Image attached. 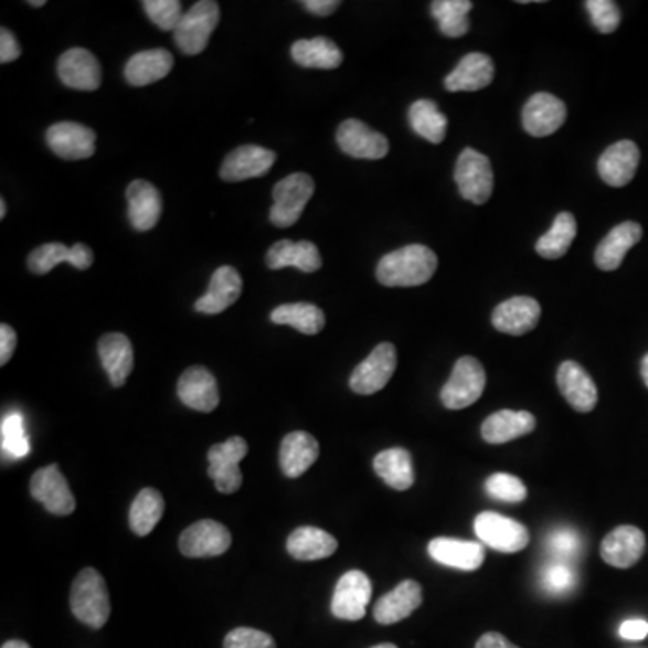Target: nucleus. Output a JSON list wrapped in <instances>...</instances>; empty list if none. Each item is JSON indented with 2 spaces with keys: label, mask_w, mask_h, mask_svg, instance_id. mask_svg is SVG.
Masks as SVG:
<instances>
[{
  "label": "nucleus",
  "mask_w": 648,
  "mask_h": 648,
  "mask_svg": "<svg viewBox=\"0 0 648 648\" xmlns=\"http://www.w3.org/2000/svg\"><path fill=\"white\" fill-rule=\"evenodd\" d=\"M438 258L425 245L413 244L385 254L376 267V279L384 287H419L433 278Z\"/></svg>",
  "instance_id": "obj_1"
},
{
  "label": "nucleus",
  "mask_w": 648,
  "mask_h": 648,
  "mask_svg": "<svg viewBox=\"0 0 648 648\" xmlns=\"http://www.w3.org/2000/svg\"><path fill=\"white\" fill-rule=\"evenodd\" d=\"M71 610L74 618L91 629L99 630L110 618V595L107 582L94 567L79 571L71 587Z\"/></svg>",
  "instance_id": "obj_2"
},
{
  "label": "nucleus",
  "mask_w": 648,
  "mask_h": 648,
  "mask_svg": "<svg viewBox=\"0 0 648 648\" xmlns=\"http://www.w3.org/2000/svg\"><path fill=\"white\" fill-rule=\"evenodd\" d=\"M487 387V373L474 357H461L454 364L453 373L439 393L442 404L450 411L465 410L481 399Z\"/></svg>",
  "instance_id": "obj_3"
},
{
  "label": "nucleus",
  "mask_w": 648,
  "mask_h": 648,
  "mask_svg": "<svg viewBox=\"0 0 648 648\" xmlns=\"http://www.w3.org/2000/svg\"><path fill=\"white\" fill-rule=\"evenodd\" d=\"M314 179L307 173H293L274 185V204L268 219L276 227H290L301 219L302 211L312 199Z\"/></svg>",
  "instance_id": "obj_4"
},
{
  "label": "nucleus",
  "mask_w": 648,
  "mask_h": 648,
  "mask_svg": "<svg viewBox=\"0 0 648 648\" xmlns=\"http://www.w3.org/2000/svg\"><path fill=\"white\" fill-rule=\"evenodd\" d=\"M220 20V6L215 0H200L185 11L181 24L177 25L176 44L188 56H195L210 44L211 34Z\"/></svg>",
  "instance_id": "obj_5"
},
{
  "label": "nucleus",
  "mask_w": 648,
  "mask_h": 648,
  "mask_svg": "<svg viewBox=\"0 0 648 648\" xmlns=\"http://www.w3.org/2000/svg\"><path fill=\"white\" fill-rule=\"evenodd\" d=\"M454 179L459 193L472 204H487L493 191V170L490 159L481 151L465 148L459 156Z\"/></svg>",
  "instance_id": "obj_6"
},
{
  "label": "nucleus",
  "mask_w": 648,
  "mask_h": 648,
  "mask_svg": "<svg viewBox=\"0 0 648 648\" xmlns=\"http://www.w3.org/2000/svg\"><path fill=\"white\" fill-rule=\"evenodd\" d=\"M479 541L501 553H519L530 544L528 528L498 512H481L474 521Z\"/></svg>",
  "instance_id": "obj_7"
},
{
  "label": "nucleus",
  "mask_w": 648,
  "mask_h": 648,
  "mask_svg": "<svg viewBox=\"0 0 648 648\" xmlns=\"http://www.w3.org/2000/svg\"><path fill=\"white\" fill-rule=\"evenodd\" d=\"M247 453H249V445L240 436H233V438L211 447L208 453V461H210L208 474L215 481L219 492H238L242 481H244L242 470H240V461L247 456Z\"/></svg>",
  "instance_id": "obj_8"
},
{
  "label": "nucleus",
  "mask_w": 648,
  "mask_h": 648,
  "mask_svg": "<svg viewBox=\"0 0 648 648\" xmlns=\"http://www.w3.org/2000/svg\"><path fill=\"white\" fill-rule=\"evenodd\" d=\"M396 361V348L391 342H381L351 373V391L357 395H375L384 390L395 373Z\"/></svg>",
  "instance_id": "obj_9"
},
{
  "label": "nucleus",
  "mask_w": 648,
  "mask_h": 648,
  "mask_svg": "<svg viewBox=\"0 0 648 648\" xmlns=\"http://www.w3.org/2000/svg\"><path fill=\"white\" fill-rule=\"evenodd\" d=\"M31 496L53 516H71L76 510V499L59 465H47L33 474Z\"/></svg>",
  "instance_id": "obj_10"
},
{
  "label": "nucleus",
  "mask_w": 648,
  "mask_h": 648,
  "mask_svg": "<svg viewBox=\"0 0 648 648\" xmlns=\"http://www.w3.org/2000/svg\"><path fill=\"white\" fill-rule=\"evenodd\" d=\"M371 581L367 573L351 570L339 578L332 598V615L347 622H359L367 616L370 604Z\"/></svg>",
  "instance_id": "obj_11"
},
{
  "label": "nucleus",
  "mask_w": 648,
  "mask_h": 648,
  "mask_svg": "<svg viewBox=\"0 0 648 648\" xmlns=\"http://www.w3.org/2000/svg\"><path fill=\"white\" fill-rule=\"evenodd\" d=\"M231 533L224 524L204 519L185 528L179 539V550L188 559H210L224 555L230 550Z\"/></svg>",
  "instance_id": "obj_12"
},
{
  "label": "nucleus",
  "mask_w": 648,
  "mask_h": 648,
  "mask_svg": "<svg viewBox=\"0 0 648 648\" xmlns=\"http://www.w3.org/2000/svg\"><path fill=\"white\" fill-rule=\"evenodd\" d=\"M337 145L347 156L368 161L384 159L390 151L387 137L375 132L367 123L359 119H347L341 123V127L337 128Z\"/></svg>",
  "instance_id": "obj_13"
},
{
  "label": "nucleus",
  "mask_w": 648,
  "mask_h": 648,
  "mask_svg": "<svg viewBox=\"0 0 648 648\" xmlns=\"http://www.w3.org/2000/svg\"><path fill=\"white\" fill-rule=\"evenodd\" d=\"M47 145L60 159L82 161L96 151V132L79 123H56L47 130Z\"/></svg>",
  "instance_id": "obj_14"
},
{
  "label": "nucleus",
  "mask_w": 648,
  "mask_h": 648,
  "mask_svg": "<svg viewBox=\"0 0 648 648\" xmlns=\"http://www.w3.org/2000/svg\"><path fill=\"white\" fill-rule=\"evenodd\" d=\"M567 108L550 93L533 94L522 108V127L530 136L548 137L564 125Z\"/></svg>",
  "instance_id": "obj_15"
},
{
  "label": "nucleus",
  "mask_w": 648,
  "mask_h": 648,
  "mask_svg": "<svg viewBox=\"0 0 648 648\" xmlns=\"http://www.w3.org/2000/svg\"><path fill=\"white\" fill-rule=\"evenodd\" d=\"M276 162V153L267 148L247 145L231 151L220 168V177L225 182H242L267 176Z\"/></svg>",
  "instance_id": "obj_16"
},
{
  "label": "nucleus",
  "mask_w": 648,
  "mask_h": 648,
  "mask_svg": "<svg viewBox=\"0 0 648 648\" xmlns=\"http://www.w3.org/2000/svg\"><path fill=\"white\" fill-rule=\"evenodd\" d=\"M59 76L62 84L76 91H98L102 87V65L91 51L73 47L59 60Z\"/></svg>",
  "instance_id": "obj_17"
},
{
  "label": "nucleus",
  "mask_w": 648,
  "mask_h": 648,
  "mask_svg": "<svg viewBox=\"0 0 648 648\" xmlns=\"http://www.w3.org/2000/svg\"><path fill=\"white\" fill-rule=\"evenodd\" d=\"M177 393L182 404L199 413H211L220 404L219 385L210 370L191 367L182 373L177 384Z\"/></svg>",
  "instance_id": "obj_18"
},
{
  "label": "nucleus",
  "mask_w": 648,
  "mask_h": 648,
  "mask_svg": "<svg viewBox=\"0 0 648 648\" xmlns=\"http://www.w3.org/2000/svg\"><path fill=\"white\" fill-rule=\"evenodd\" d=\"M556 384L565 402L578 411L591 413L598 404V390L589 373L575 361L562 362L556 373Z\"/></svg>",
  "instance_id": "obj_19"
},
{
  "label": "nucleus",
  "mask_w": 648,
  "mask_h": 648,
  "mask_svg": "<svg viewBox=\"0 0 648 648\" xmlns=\"http://www.w3.org/2000/svg\"><path fill=\"white\" fill-rule=\"evenodd\" d=\"M541 305L528 296H516V298L502 301L492 314V325L498 332L508 336H524L532 332L541 319Z\"/></svg>",
  "instance_id": "obj_20"
},
{
  "label": "nucleus",
  "mask_w": 648,
  "mask_h": 648,
  "mask_svg": "<svg viewBox=\"0 0 648 648\" xmlns=\"http://www.w3.org/2000/svg\"><path fill=\"white\" fill-rule=\"evenodd\" d=\"M647 548L645 533L636 527H618L605 537L599 555L618 570H629L644 556Z\"/></svg>",
  "instance_id": "obj_21"
},
{
  "label": "nucleus",
  "mask_w": 648,
  "mask_h": 648,
  "mask_svg": "<svg viewBox=\"0 0 648 648\" xmlns=\"http://www.w3.org/2000/svg\"><path fill=\"white\" fill-rule=\"evenodd\" d=\"M639 167L638 145L629 139L618 141L599 157L598 173L605 184L624 188L633 181Z\"/></svg>",
  "instance_id": "obj_22"
},
{
  "label": "nucleus",
  "mask_w": 648,
  "mask_h": 648,
  "mask_svg": "<svg viewBox=\"0 0 648 648\" xmlns=\"http://www.w3.org/2000/svg\"><path fill=\"white\" fill-rule=\"evenodd\" d=\"M242 276L231 265L216 268L211 276L210 290L195 302V310L205 316H216L238 301L242 294Z\"/></svg>",
  "instance_id": "obj_23"
},
{
  "label": "nucleus",
  "mask_w": 648,
  "mask_h": 648,
  "mask_svg": "<svg viewBox=\"0 0 648 648\" xmlns=\"http://www.w3.org/2000/svg\"><path fill=\"white\" fill-rule=\"evenodd\" d=\"M493 73L496 68L488 54L468 53L445 78V88L449 93H476L492 84Z\"/></svg>",
  "instance_id": "obj_24"
},
{
  "label": "nucleus",
  "mask_w": 648,
  "mask_h": 648,
  "mask_svg": "<svg viewBox=\"0 0 648 648\" xmlns=\"http://www.w3.org/2000/svg\"><path fill=\"white\" fill-rule=\"evenodd\" d=\"M422 602H424V593L418 582H400L395 589L390 591L376 602L373 616L382 625L399 624L402 619L410 618Z\"/></svg>",
  "instance_id": "obj_25"
},
{
  "label": "nucleus",
  "mask_w": 648,
  "mask_h": 648,
  "mask_svg": "<svg viewBox=\"0 0 648 648\" xmlns=\"http://www.w3.org/2000/svg\"><path fill=\"white\" fill-rule=\"evenodd\" d=\"M64 262L78 270H87L94 264V253L85 244H76L73 247H65L64 244H44L30 254L28 267L31 273L42 276Z\"/></svg>",
  "instance_id": "obj_26"
},
{
  "label": "nucleus",
  "mask_w": 648,
  "mask_h": 648,
  "mask_svg": "<svg viewBox=\"0 0 648 648\" xmlns=\"http://www.w3.org/2000/svg\"><path fill=\"white\" fill-rule=\"evenodd\" d=\"M429 555L439 564L461 571H476L485 562V548L481 542L459 541L450 537H438L429 542Z\"/></svg>",
  "instance_id": "obj_27"
},
{
  "label": "nucleus",
  "mask_w": 648,
  "mask_h": 648,
  "mask_svg": "<svg viewBox=\"0 0 648 648\" xmlns=\"http://www.w3.org/2000/svg\"><path fill=\"white\" fill-rule=\"evenodd\" d=\"M537 419L528 411L502 410L488 416L481 425V436L492 445L508 444L533 433Z\"/></svg>",
  "instance_id": "obj_28"
},
{
  "label": "nucleus",
  "mask_w": 648,
  "mask_h": 648,
  "mask_svg": "<svg viewBox=\"0 0 648 648\" xmlns=\"http://www.w3.org/2000/svg\"><path fill=\"white\" fill-rule=\"evenodd\" d=\"M128 219L134 230L150 231L156 227L161 219L162 199L161 193L151 182L134 181L128 185Z\"/></svg>",
  "instance_id": "obj_29"
},
{
  "label": "nucleus",
  "mask_w": 648,
  "mask_h": 648,
  "mask_svg": "<svg viewBox=\"0 0 648 648\" xmlns=\"http://www.w3.org/2000/svg\"><path fill=\"white\" fill-rule=\"evenodd\" d=\"M319 458V444L312 434L294 431L283 438L279 447V467L287 478H299Z\"/></svg>",
  "instance_id": "obj_30"
},
{
  "label": "nucleus",
  "mask_w": 648,
  "mask_h": 648,
  "mask_svg": "<svg viewBox=\"0 0 648 648\" xmlns=\"http://www.w3.org/2000/svg\"><path fill=\"white\" fill-rule=\"evenodd\" d=\"M644 238V230L636 222H624L610 230L596 247L595 262L602 270H616L624 264L625 256Z\"/></svg>",
  "instance_id": "obj_31"
},
{
  "label": "nucleus",
  "mask_w": 648,
  "mask_h": 648,
  "mask_svg": "<svg viewBox=\"0 0 648 648\" xmlns=\"http://www.w3.org/2000/svg\"><path fill=\"white\" fill-rule=\"evenodd\" d=\"M98 353L103 370L107 371L114 387L125 385L134 370V348L130 339L123 333H107L99 339Z\"/></svg>",
  "instance_id": "obj_32"
},
{
  "label": "nucleus",
  "mask_w": 648,
  "mask_h": 648,
  "mask_svg": "<svg viewBox=\"0 0 648 648\" xmlns=\"http://www.w3.org/2000/svg\"><path fill=\"white\" fill-rule=\"evenodd\" d=\"M321 265V254L317 245L308 240H301V242L281 240L276 242L267 253V267L273 270L294 267L299 268L301 273H316Z\"/></svg>",
  "instance_id": "obj_33"
},
{
  "label": "nucleus",
  "mask_w": 648,
  "mask_h": 648,
  "mask_svg": "<svg viewBox=\"0 0 648 648\" xmlns=\"http://www.w3.org/2000/svg\"><path fill=\"white\" fill-rule=\"evenodd\" d=\"M337 548L336 537L316 527L298 528L287 539L288 555L296 561H321L332 556Z\"/></svg>",
  "instance_id": "obj_34"
},
{
  "label": "nucleus",
  "mask_w": 648,
  "mask_h": 648,
  "mask_svg": "<svg viewBox=\"0 0 648 648\" xmlns=\"http://www.w3.org/2000/svg\"><path fill=\"white\" fill-rule=\"evenodd\" d=\"M171 67H173V56L167 50L141 51L128 60L125 78L134 87H145L167 78Z\"/></svg>",
  "instance_id": "obj_35"
},
{
  "label": "nucleus",
  "mask_w": 648,
  "mask_h": 648,
  "mask_svg": "<svg viewBox=\"0 0 648 648\" xmlns=\"http://www.w3.org/2000/svg\"><path fill=\"white\" fill-rule=\"evenodd\" d=\"M373 468L376 476L384 479L385 485L404 492L415 485V468L410 450L395 447V449L382 450L373 459Z\"/></svg>",
  "instance_id": "obj_36"
},
{
  "label": "nucleus",
  "mask_w": 648,
  "mask_h": 648,
  "mask_svg": "<svg viewBox=\"0 0 648 648\" xmlns=\"http://www.w3.org/2000/svg\"><path fill=\"white\" fill-rule=\"evenodd\" d=\"M270 321L279 327H293L305 336H316L327 325V317L321 308L312 302H288L274 308Z\"/></svg>",
  "instance_id": "obj_37"
},
{
  "label": "nucleus",
  "mask_w": 648,
  "mask_h": 648,
  "mask_svg": "<svg viewBox=\"0 0 648 648\" xmlns=\"http://www.w3.org/2000/svg\"><path fill=\"white\" fill-rule=\"evenodd\" d=\"M293 60L307 68H337L342 64V51L339 45L325 36L298 40L293 45Z\"/></svg>",
  "instance_id": "obj_38"
},
{
  "label": "nucleus",
  "mask_w": 648,
  "mask_h": 648,
  "mask_svg": "<svg viewBox=\"0 0 648 648\" xmlns=\"http://www.w3.org/2000/svg\"><path fill=\"white\" fill-rule=\"evenodd\" d=\"M162 513H164V499L161 492L156 488H142L130 507L128 522L136 535L147 537L159 524Z\"/></svg>",
  "instance_id": "obj_39"
},
{
  "label": "nucleus",
  "mask_w": 648,
  "mask_h": 648,
  "mask_svg": "<svg viewBox=\"0 0 648 648\" xmlns=\"http://www.w3.org/2000/svg\"><path fill=\"white\" fill-rule=\"evenodd\" d=\"M411 128L433 145L444 142L447 136V117L431 99H418L410 108Z\"/></svg>",
  "instance_id": "obj_40"
},
{
  "label": "nucleus",
  "mask_w": 648,
  "mask_h": 648,
  "mask_svg": "<svg viewBox=\"0 0 648 648\" xmlns=\"http://www.w3.org/2000/svg\"><path fill=\"white\" fill-rule=\"evenodd\" d=\"M474 4L470 0H434L431 4V15L438 22V28L445 36L459 39L470 30L468 13Z\"/></svg>",
  "instance_id": "obj_41"
},
{
  "label": "nucleus",
  "mask_w": 648,
  "mask_h": 648,
  "mask_svg": "<svg viewBox=\"0 0 648 648\" xmlns=\"http://www.w3.org/2000/svg\"><path fill=\"white\" fill-rule=\"evenodd\" d=\"M576 236L575 216L564 211L556 216L555 222L551 225L544 236L537 242L535 251L539 256L546 259H559L570 251L571 244Z\"/></svg>",
  "instance_id": "obj_42"
},
{
  "label": "nucleus",
  "mask_w": 648,
  "mask_h": 648,
  "mask_svg": "<svg viewBox=\"0 0 648 648\" xmlns=\"http://www.w3.org/2000/svg\"><path fill=\"white\" fill-rule=\"evenodd\" d=\"M2 453L8 454L10 458H25L30 454V439L25 434L24 416L20 413H11L2 419Z\"/></svg>",
  "instance_id": "obj_43"
},
{
  "label": "nucleus",
  "mask_w": 648,
  "mask_h": 648,
  "mask_svg": "<svg viewBox=\"0 0 648 648\" xmlns=\"http://www.w3.org/2000/svg\"><path fill=\"white\" fill-rule=\"evenodd\" d=\"M485 490L490 498L504 502H521L528 496V488L522 479L504 472L492 474L485 481Z\"/></svg>",
  "instance_id": "obj_44"
},
{
  "label": "nucleus",
  "mask_w": 648,
  "mask_h": 648,
  "mask_svg": "<svg viewBox=\"0 0 648 648\" xmlns=\"http://www.w3.org/2000/svg\"><path fill=\"white\" fill-rule=\"evenodd\" d=\"M142 8L151 22L162 31H176L184 17L179 0H145Z\"/></svg>",
  "instance_id": "obj_45"
},
{
  "label": "nucleus",
  "mask_w": 648,
  "mask_h": 648,
  "mask_svg": "<svg viewBox=\"0 0 648 648\" xmlns=\"http://www.w3.org/2000/svg\"><path fill=\"white\" fill-rule=\"evenodd\" d=\"M585 10L599 33L610 34L618 30L622 13H619L618 4L613 0H587Z\"/></svg>",
  "instance_id": "obj_46"
},
{
  "label": "nucleus",
  "mask_w": 648,
  "mask_h": 648,
  "mask_svg": "<svg viewBox=\"0 0 648 648\" xmlns=\"http://www.w3.org/2000/svg\"><path fill=\"white\" fill-rule=\"evenodd\" d=\"M224 648H276V641L264 630L238 627L225 636Z\"/></svg>",
  "instance_id": "obj_47"
},
{
  "label": "nucleus",
  "mask_w": 648,
  "mask_h": 648,
  "mask_svg": "<svg viewBox=\"0 0 648 648\" xmlns=\"http://www.w3.org/2000/svg\"><path fill=\"white\" fill-rule=\"evenodd\" d=\"M575 584V573L565 562L556 561L542 573V587L553 595H562Z\"/></svg>",
  "instance_id": "obj_48"
},
{
  "label": "nucleus",
  "mask_w": 648,
  "mask_h": 648,
  "mask_svg": "<svg viewBox=\"0 0 648 648\" xmlns=\"http://www.w3.org/2000/svg\"><path fill=\"white\" fill-rule=\"evenodd\" d=\"M548 546H550L551 553L559 556L562 562L567 561L570 556H575L581 550V535L571 530V528H561L551 533L548 539Z\"/></svg>",
  "instance_id": "obj_49"
},
{
  "label": "nucleus",
  "mask_w": 648,
  "mask_h": 648,
  "mask_svg": "<svg viewBox=\"0 0 648 648\" xmlns=\"http://www.w3.org/2000/svg\"><path fill=\"white\" fill-rule=\"evenodd\" d=\"M22 54V47L8 28L0 30V64L15 62Z\"/></svg>",
  "instance_id": "obj_50"
},
{
  "label": "nucleus",
  "mask_w": 648,
  "mask_h": 648,
  "mask_svg": "<svg viewBox=\"0 0 648 648\" xmlns=\"http://www.w3.org/2000/svg\"><path fill=\"white\" fill-rule=\"evenodd\" d=\"M17 333L10 325H2L0 327V364L6 367L11 361V357L15 353Z\"/></svg>",
  "instance_id": "obj_51"
},
{
  "label": "nucleus",
  "mask_w": 648,
  "mask_h": 648,
  "mask_svg": "<svg viewBox=\"0 0 648 648\" xmlns=\"http://www.w3.org/2000/svg\"><path fill=\"white\" fill-rule=\"evenodd\" d=\"M619 636L630 641H639L648 636V622L645 619H629L619 627Z\"/></svg>",
  "instance_id": "obj_52"
},
{
  "label": "nucleus",
  "mask_w": 648,
  "mask_h": 648,
  "mask_svg": "<svg viewBox=\"0 0 648 648\" xmlns=\"http://www.w3.org/2000/svg\"><path fill=\"white\" fill-rule=\"evenodd\" d=\"M301 6H305L314 15L328 17L332 15L341 2H337V0H305Z\"/></svg>",
  "instance_id": "obj_53"
},
{
  "label": "nucleus",
  "mask_w": 648,
  "mask_h": 648,
  "mask_svg": "<svg viewBox=\"0 0 648 648\" xmlns=\"http://www.w3.org/2000/svg\"><path fill=\"white\" fill-rule=\"evenodd\" d=\"M476 648H519L516 645L510 644L502 634L499 633H487L482 634L481 638H479L478 644H476Z\"/></svg>",
  "instance_id": "obj_54"
},
{
  "label": "nucleus",
  "mask_w": 648,
  "mask_h": 648,
  "mask_svg": "<svg viewBox=\"0 0 648 648\" xmlns=\"http://www.w3.org/2000/svg\"><path fill=\"white\" fill-rule=\"evenodd\" d=\"M2 648H31L30 645L22 641V639H10L2 645Z\"/></svg>",
  "instance_id": "obj_55"
},
{
  "label": "nucleus",
  "mask_w": 648,
  "mask_h": 648,
  "mask_svg": "<svg viewBox=\"0 0 648 648\" xmlns=\"http://www.w3.org/2000/svg\"><path fill=\"white\" fill-rule=\"evenodd\" d=\"M641 376H644L645 385L648 387V353L644 357V361H641Z\"/></svg>",
  "instance_id": "obj_56"
},
{
  "label": "nucleus",
  "mask_w": 648,
  "mask_h": 648,
  "mask_svg": "<svg viewBox=\"0 0 648 648\" xmlns=\"http://www.w3.org/2000/svg\"><path fill=\"white\" fill-rule=\"evenodd\" d=\"M28 4L33 6V8H42V6H45V0H31Z\"/></svg>",
  "instance_id": "obj_57"
},
{
  "label": "nucleus",
  "mask_w": 648,
  "mask_h": 648,
  "mask_svg": "<svg viewBox=\"0 0 648 648\" xmlns=\"http://www.w3.org/2000/svg\"><path fill=\"white\" fill-rule=\"evenodd\" d=\"M0 219H6V202L0 200Z\"/></svg>",
  "instance_id": "obj_58"
},
{
  "label": "nucleus",
  "mask_w": 648,
  "mask_h": 648,
  "mask_svg": "<svg viewBox=\"0 0 648 648\" xmlns=\"http://www.w3.org/2000/svg\"><path fill=\"white\" fill-rule=\"evenodd\" d=\"M371 648H399V647H396V645H393V644H381V645H375V647H371Z\"/></svg>",
  "instance_id": "obj_59"
}]
</instances>
